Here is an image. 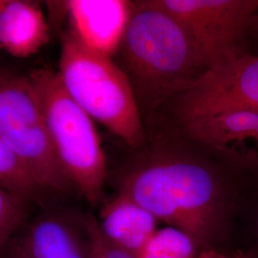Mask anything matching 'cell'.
Listing matches in <instances>:
<instances>
[{
  "label": "cell",
  "instance_id": "5bb4252c",
  "mask_svg": "<svg viewBox=\"0 0 258 258\" xmlns=\"http://www.w3.org/2000/svg\"><path fill=\"white\" fill-rule=\"evenodd\" d=\"M201 250L186 233L166 226L158 229L137 258H200Z\"/></svg>",
  "mask_w": 258,
  "mask_h": 258
},
{
  "label": "cell",
  "instance_id": "5b68a950",
  "mask_svg": "<svg viewBox=\"0 0 258 258\" xmlns=\"http://www.w3.org/2000/svg\"><path fill=\"white\" fill-rule=\"evenodd\" d=\"M0 138L39 190L63 192L72 187L57 163L29 78L0 73Z\"/></svg>",
  "mask_w": 258,
  "mask_h": 258
},
{
  "label": "cell",
  "instance_id": "277c9868",
  "mask_svg": "<svg viewBox=\"0 0 258 258\" xmlns=\"http://www.w3.org/2000/svg\"><path fill=\"white\" fill-rule=\"evenodd\" d=\"M29 80L65 178L87 203L96 207L104 195L107 160L92 118L65 91L56 72L38 69Z\"/></svg>",
  "mask_w": 258,
  "mask_h": 258
},
{
  "label": "cell",
  "instance_id": "8992f818",
  "mask_svg": "<svg viewBox=\"0 0 258 258\" xmlns=\"http://www.w3.org/2000/svg\"><path fill=\"white\" fill-rule=\"evenodd\" d=\"M188 32L209 71L250 55L258 0H157Z\"/></svg>",
  "mask_w": 258,
  "mask_h": 258
},
{
  "label": "cell",
  "instance_id": "4fadbf2b",
  "mask_svg": "<svg viewBox=\"0 0 258 258\" xmlns=\"http://www.w3.org/2000/svg\"><path fill=\"white\" fill-rule=\"evenodd\" d=\"M239 231L241 249L258 253V170L245 171L236 218L235 236Z\"/></svg>",
  "mask_w": 258,
  "mask_h": 258
},
{
  "label": "cell",
  "instance_id": "44dd1931",
  "mask_svg": "<svg viewBox=\"0 0 258 258\" xmlns=\"http://www.w3.org/2000/svg\"><path fill=\"white\" fill-rule=\"evenodd\" d=\"M0 73H1V71H0Z\"/></svg>",
  "mask_w": 258,
  "mask_h": 258
},
{
  "label": "cell",
  "instance_id": "30bf717a",
  "mask_svg": "<svg viewBox=\"0 0 258 258\" xmlns=\"http://www.w3.org/2000/svg\"><path fill=\"white\" fill-rule=\"evenodd\" d=\"M18 242L31 258H90L84 214L46 212L28 225Z\"/></svg>",
  "mask_w": 258,
  "mask_h": 258
},
{
  "label": "cell",
  "instance_id": "d6986e66",
  "mask_svg": "<svg viewBox=\"0 0 258 258\" xmlns=\"http://www.w3.org/2000/svg\"><path fill=\"white\" fill-rule=\"evenodd\" d=\"M0 258H31L27 252L20 246L18 241L7 246L1 252Z\"/></svg>",
  "mask_w": 258,
  "mask_h": 258
},
{
  "label": "cell",
  "instance_id": "ac0fdd59",
  "mask_svg": "<svg viewBox=\"0 0 258 258\" xmlns=\"http://www.w3.org/2000/svg\"><path fill=\"white\" fill-rule=\"evenodd\" d=\"M200 258H258V253L253 249L237 248L228 253L201 252Z\"/></svg>",
  "mask_w": 258,
  "mask_h": 258
},
{
  "label": "cell",
  "instance_id": "ba28073f",
  "mask_svg": "<svg viewBox=\"0 0 258 258\" xmlns=\"http://www.w3.org/2000/svg\"><path fill=\"white\" fill-rule=\"evenodd\" d=\"M163 128L240 170H258V109L196 115L171 120Z\"/></svg>",
  "mask_w": 258,
  "mask_h": 258
},
{
  "label": "cell",
  "instance_id": "2e32d148",
  "mask_svg": "<svg viewBox=\"0 0 258 258\" xmlns=\"http://www.w3.org/2000/svg\"><path fill=\"white\" fill-rule=\"evenodd\" d=\"M25 200L0 185V254L25 218Z\"/></svg>",
  "mask_w": 258,
  "mask_h": 258
},
{
  "label": "cell",
  "instance_id": "ffe728a7",
  "mask_svg": "<svg viewBox=\"0 0 258 258\" xmlns=\"http://www.w3.org/2000/svg\"><path fill=\"white\" fill-rule=\"evenodd\" d=\"M253 42H258V11L256 15V21H255V29L253 34Z\"/></svg>",
  "mask_w": 258,
  "mask_h": 258
},
{
  "label": "cell",
  "instance_id": "9c48e42d",
  "mask_svg": "<svg viewBox=\"0 0 258 258\" xmlns=\"http://www.w3.org/2000/svg\"><path fill=\"white\" fill-rule=\"evenodd\" d=\"M70 34L86 49L112 58L116 55L131 13L126 0L62 2Z\"/></svg>",
  "mask_w": 258,
  "mask_h": 258
},
{
  "label": "cell",
  "instance_id": "7c38bea8",
  "mask_svg": "<svg viewBox=\"0 0 258 258\" xmlns=\"http://www.w3.org/2000/svg\"><path fill=\"white\" fill-rule=\"evenodd\" d=\"M45 16L37 3L3 0L0 6V48L16 57L36 54L49 41Z\"/></svg>",
  "mask_w": 258,
  "mask_h": 258
},
{
  "label": "cell",
  "instance_id": "6da1fadb",
  "mask_svg": "<svg viewBox=\"0 0 258 258\" xmlns=\"http://www.w3.org/2000/svg\"><path fill=\"white\" fill-rule=\"evenodd\" d=\"M244 174L171 130L150 129L118 170L116 187L201 252L228 253L235 249Z\"/></svg>",
  "mask_w": 258,
  "mask_h": 258
},
{
  "label": "cell",
  "instance_id": "7a4b0ae2",
  "mask_svg": "<svg viewBox=\"0 0 258 258\" xmlns=\"http://www.w3.org/2000/svg\"><path fill=\"white\" fill-rule=\"evenodd\" d=\"M116 55L144 120L147 116L150 120L209 71L188 32L157 0L131 1Z\"/></svg>",
  "mask_w": 258,
  "mask_h": 258
},
{
  "label": "cell",
  "instance_id": "e0dca14e",
  "mask_svg": "<svg viewBox=\"0 0 258 258\" xmlns=\"http://www.w3.org/2000/svg\"><path fill=\"white\" fill-rule=\"evenodd\" d=\"M84 218L90 242V258H137L107 239L94 216L84 214Z\"/></svg>",
  "mask_w": 258,
  "mask_h": 258
},
{
  "label": "cell",
  "instance_id": "3957f363",
  "mask_svg": "<svg viewBox=\"0 0 258 258\" xmlns=\"http://www.w3.org/2000/svg\"><path fill=\"white\" fill-rule=\"evenodd\" d=\"M65 91L92 120L131 149L146 141V127L128 78L112 58L93 53L70 33L61 38L58 72Z\"/></svg>",
  "mask_w": 258,
  "mask_h": 258
},
{
  "label": "cell",
  "instance_id": "8fae6325",
  "mask_svg": "<svg viewBox=\"0 0 258 258\" xmlns=\"http://www.w3.org/2000/svg\"><path fill=\"white\" fill-rule=\"evenodd\" d=\"M97 221L107 239L134 255L156 232L160 223L151 212L120 192L102 206Z\"/></svg>",
  "mask_w": 258,
  "mask_h": 258
},
{
  "label": "cell",
  "instance_id": "52a82bcc",
  "mask_svg": "<svg viewBox=\"0 0 258 258\" xmlns=\"http://www.w3.org/2000/svg\"><path fill=\"white\" fill-rule=\"evenodd\" d=\"M232 109H258V55L208 71L158 113L175 120Z\"/></svg>",
  "mask_w": 258,
  "mask_h": 258
},
{
  "label": "cell",
  "instance_id": "9a60e30c",
  "mask_svg": "<svg viewBox=\"0 0 258 258\" xmlns=\"http://www.w3.org/2000/svg\"><path fill=\"white\" fill-rule=\"evenodd\" d=\"M0 185L14 194L29 198L39 191L33 178L16 155L0 138Z\"/></svg>",
  "mask_w": 258,
  "mask_h": 258
}]
</instances>
